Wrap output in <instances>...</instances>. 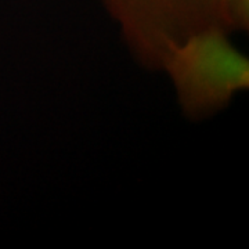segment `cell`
<instances>
[{"instance_id":"6da1fadb","label":"cell","mask_w":249,"mask_h":249,"mask_svg":"<svg viewBox=\"0 0 249 249\" xmlns=\"http://www.w3.org/2000/svg\"><path fill=\"white\" fill-rule=\"evenodd\" d=\"M230 32L209 27L173 46L160 70L168 73L183 114L201 121L227 108L249 89V60Z\"/></svg>"},{"instance_id":"7a4b0ae2","label":"cell","mask_w":249,"mask_h":249,"mask_svg":"<svg viewBox=\"0 0 249 249\" xmlns=\"http://www.w3.org/2000/svg\"><path fill=\"white\" fill-rule=\"evenodd\" d=\"M100 1L119 25L137 61L151 70H160L170 49L191 34L209 27L227 29L223 0Z\"/></svg>"},{"instance_id":"3957f363","label":"cell","mask_w":249,"mask_h":249,"mask_svg":"<svg viewBox=\"0 0 249 249\" xmlns=\"http://www.w3.org/2000/svg\"><path fill=\"white\" fill-rule=\"evenodd\" d=\"M224 22L229 32H248L249 0H223Z\"/></svg>"}]
</instances>
